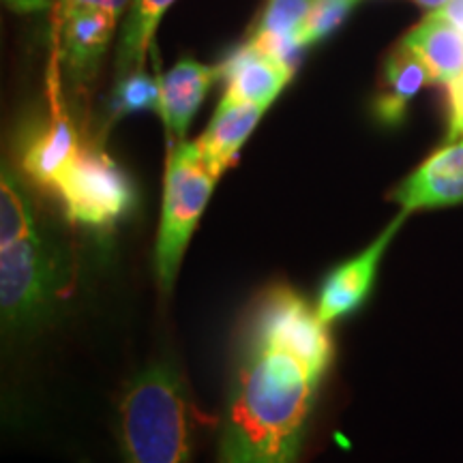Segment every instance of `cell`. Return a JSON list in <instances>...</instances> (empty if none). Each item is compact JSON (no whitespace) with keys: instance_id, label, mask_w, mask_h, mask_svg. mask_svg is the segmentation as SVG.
<instances>
[{"instance_id":"1","label":"cell","mask_w":463,"mask_h":463,"mask_svg":"<svg viewBox=\"0 0 463 463\" xmlns=\"http://www.w3.org/2000/svg\"><path fill=\"white\" fill-rule=\"evenodd\" d=\"M324 372L241 328L219 463H298Z\"/></svg>"},{"instance_id":"2","label":"cell","mask_w":463,"mask_h":463,"mask_svg":"<svg viewBox=\"0 0 463 463\" xmlns=\"http://www.w3.org/2000/svg\"><path fill=\"white\" fill-rule=\"evenodd\" d=\"M125 463H189L194 416L187 386L170 363L142 369L118 405Z\"/></svg>"},{"instance_id":"3","label":"cell","mask_w":463,"mask_h":463,"mask_svg":"<svg viewBox=\"0 0 463 463\" xmlns=\"http://www.w3.org/2000/svg\"><path fill=\"white\" fill-rule=\"evenodd\" d=\"M219 178L202 157L195 142H176L165 167L164 204L155 247V269L164 292H170L181 270L191 236L204 215Z\"/></svg>"},{"instance_id":"4","label":"cell","mask_w":463,"mask_h":463,"mask_svg":"<svg viewBox=\"0 0 463 463\" xmlns=\"http://www.w3.org/2000/svg\"><path fill=\"white\" fill-rule=\"evenodd\" d=\"M61 260L42 232L0 247V314L5 331H28L43 322L61 294Z\"/></svg>"},{"instance_id":"5","label":"cell","mask_w":463,"mask_h":463,"mask_svg":"<svg viewBox=\"0 0 463 463\" xmlns=\"http://www.w3.org/2000/svg\"><path fill=\"white\" fill-rule=\"evenodd\" d=\"M67 217L86 228H112L136 204L131 178L109 155L82 146L54 184Z\"/></svg>"},{"instance_id":"6","label":"cell","mask_w":463,"mask_h":463,"mask_svg":"<svg viewBox=\"0 0 463 463\" xmlns=\"http://www.w3.org/2000/svg\"><path fill=\"white\" fill-rule=\"evenodd\" d=\"M245 328L270 344L292 350L324 373L333 363L335 345L328 324L289 286L277 283L260 294L245 317Z\"/></svg>"},{"instance_id":"7","label":"cell","mask_w":463,"mask_h":463,"mask_svg":"<svg viewBox=\"0 0 463 463\" xmlns=\"http://www.w3.org/2000/svg\"><path fill=\"white\" fill-rule=\"evenodd\" d=\"M403 213L392 219L384 230L380 232L378 239L369 242L361 253H356L354 258L345 260L339 266L324 277L320 292H317V303L316 311L322 317V322H326L331 326L333 322L341 320L356 314L358 309L364 305V300L372 294L375 277H378V269L382 258H384L386 249L397 236L399 228L405 222Z\"/></svg>"},{"instance_id":"8","label":"cell","mask_w":463,"mask_h":463,"mask_svg":"<svg viewBox=\"0 0 463 463\" xmlns=\"http://www.w3.org/2000/svg\"><path fill=\"white\" fill-rule=\"evenodd\" d=\"M403 215L463 204V137L449 140L391 194Z\"/></svg>"},{"instance_id":"9","label":"cell","mask_w":463,"mask_h":463,"mask_svg":"<svg viewBox=\"0 0 463 463\" xmlns=\"http://www.w3.org/2000/svg\"><path fill=\"white\" fill-rule=\"evenodd\" d=\"M294 75V65L247 42L222 65L225 99L269 109Z\"/></svg>"},{"instance_id":"10","label":"cell","mask_w":463,"mask_h":463,"mask_svg":"<svg viewBox=\"0 0 463 463\" xmlns=\"http://www.w3.org/2000/svg\"><path fill=\"white\" fill-rule=\"evenodd\" d=\"M118 17L95 7H61V58L75 82L95 75Z\"/></svg>"},{"instance_id":"11","label":"cell","mask_w":463,"mask_h":463,"mask_svg":"<svg viewBox=\"0 0 463 463\" xmlns=\"http://www.w3.org/2000/svg\"><path fill=\"white\" fill-rule=\"evenodd\" d=\"M219 78L222 67L204 65L194 58H181L170 71L161 75L159 114L174 140L184 142L191 120Z\"/></svg>"},{"instance_id":"12","label":"cell","mask_w":463,"mask_h":463,"mask_svg":"<svg viewBox=\"0 0 463 463\" xmlns=\"http://www.w3.org/2000/svg\"><path fill=\"white\" fill-rule=\"evenodd\" d=\"M82 148L71 123L62 112H56L26 133L22 146V165L33 181L54 189L61 174L67 170L78 150Z\"/></svg>"},{"instance_id":"13","label":"cell","mask_w":463,"mask_h":463,"mask_svg":"<svg viewBox=\"0 0 463 463\" xmlns=\"http://www.w3.org/2000/svg\"><path fill=\"white\" fill-rule=\"evenodd\" d=\"M264 112V108L232 101L225 97L219 101L213 120L200 136V140L195 142L202 157L217 178L228 170L239 150L245 146Z\"/></svg>"},{"instance_id":"14","label":"cell","mask_w":463,"mask_h":463,"mask_svg":"<svg viewBox=\"0 0 463 463\" xmlns=\"http://www.w3.org/2000/svg\"><path fill=\"white\" fill-rule=\"evenodd\" d=\"M431 82L430 69L405 43L391 52L384 65V82L373 101V114L382 125L395 127L405 118L410 101Z\"/></svg>"},{"instance_id":"15","label":"cell","mask_w":463,"mask_h":463,"mask_svg":"<svg viewBox=\"0 0 463 463\" xmlns=\"http://www.w3.org/2000/svg\"><path fill=\"white\" fill-rule=\"evenodd\" d=\"M402 43L425 62L433 84H450L463 75V34L449 22L430 14Z\"/></svg>"},{"instance_id":"16","label":"cell","mask_w":463,"mask_h":463,"mask_svg":"<svg viewBox=\"0 0 463 463\" xmlns=\"http://www.w3.org/2000/svg\"><path fill=\"white\" fill-rule=\"evenodd\" d=\"M311 3L314 0H269L249 42L294 65V56L300 50L297 34L309 14Z\"/></svg>"},{"instance_id":"17","label":"cell","mask_w":463,"mask_h":463,"mask_svg":"<svg viewBox=\"0 0 463 463\" xmlns=\"http://www.w3.org/2000/svg\"><path fill=\"white\" fill-rule=\"evenodd\" d=\"M172 3L174 0H133L129 17L125 20L123 33H120L118 58H116L118 78L144 69V61H146L148 50L153 48L161 17L172 7Z\"/></svg>"},{"instance_id":"18","label":"cell","mask_w":463,"mask_h":463,"mask_svg":"<svg viewBox=\"0 0 463 463\" xmlns=\"http://www.w3.org/2000/svg\"><path fill=\"white\" fill-rule=\"evenodd\" d=\"M34 232H39V228L24 189L15 181L14 174L3 170V184H0V247L28 239Z\"/></svg>"},{"instance_id":"19","label":"cell","mask_w":463,"mask_h":463,"mask_svg":"<svg viewBox=\"0 0 463 463\" xmlns=\"http://www.w3.org/2000/svg\"><path fill=\"white\" fill-rule=\"evenodd\" d=\"M159 78H150L144 69L127 73L116 86L112 109L116 116L142 112V109H159Z\"/></svg>"},{"instance_id":"20","label":"cell","mask_w":463,"mask_h":463,"mask_svg":"<svg viewBox=\"0 0 463 463\" xmlns=\"http://www.w3.org/2000/svg\"><path fill=\"white\" fill-rule=\"evenodd\" d=\"M358 0H314L309 14H307L303 26L297 34L298 48H309L324 37H328L335 28H339L350 9L354 7Z\"/></svg>"},{"instance_id":"21","label":"cell","mask_w":463,"mask_h":463,"mask_svg":"<svg viewBox=\"0 0 463 463\" xmlns=\"http://www.w3.org/2000/svg\"><path fill=\"white\" fill-rule=\"evenodd\" d=\"M449 89V140L463 137V75L455 82L447 84Z\"/></svg>"},{"instance_id":"22","label":"cell","mask_w":463,"mask_h":463,"mask_svg":"<svg viewBox=\"0 0 463 463\" xmlns=\"http://www.w3.org/2000/svg\"><path fill=\"white\" fill-rule=\"evenodd\" d=\"M133 0H61V7H95L120 17Z\"/></svg>"},{"instance_id":"23","label":"cell","mask_w":463,"mask_h":463,"mask_svg":"<svg viewBox=\"0 0 463 463\" xmlns=\"http://www.w3.org/2000/svg\"><path fill=\"white\" fill-rule=\"evenodd\" d=\"M431 15L439 17V20L449 22L450 26L457 28L463 34V0H450L442 9L431 11Z\"/></svg>"},{"instance_id":"24","label":"cell","mask_w":463,"mask_h":463,"mask_svg":"<svg viewBox=\"0 0 463 463\" xmlns=\"http://www.w3.org/2000/svg\"><path fill=\"white\" fill-rule=\"evenodd\" d=\"M416 3H419L420 7L430 9V14H431V11H438V9H442L444 5H449V3H450V0H416Z\"/></svg>"}]
</instances>
